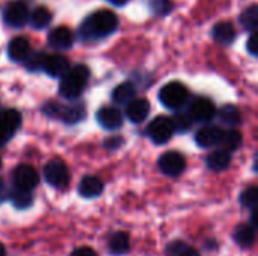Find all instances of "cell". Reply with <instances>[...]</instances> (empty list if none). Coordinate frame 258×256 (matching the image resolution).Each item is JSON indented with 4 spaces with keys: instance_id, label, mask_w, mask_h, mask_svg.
Wrapping results in <instances>:
<instances>
[{
    "instance_id": "26",
    "label": "cell",
    "mask_w": 258,
    "mask_h": 256,
    "mask_svg": "<svg viewBox=\"0 0 258 256\" xmlns=\"http://www.w3.org/2000/svg\"><path fill=\"white\" fill-rule=\"evenodd\" d=\"M9 199H11V202L14 204V207L15 208H18V210H24V208H29L30 205H32V201H33V198H32V193L30 192H27V190H21V189H12L11 192H9Z\"/></svg>"
},
{
    "instance_id": "3",
    "label": "cell",
    "mask_w": 258,
    "mask_h": 256,
    "mask_svg": "<svg viewBox=\"0 0 258 256\" xmlns=\"http://www.w3.org/2000/svg\"><path fill=\"white\" fill-rule=\"evenodd\" d=\"M187 97L189 92L186 86L180 81H169L159 92L160 103L169 110H180L186 104Z\"/></svg>"
},
{
    "instance_id": "33",
    "label": "cell",
    "mask_w": 258,
    "mask_h": 256,
    "mask_svg": "<svg viewBox=\"0 0 258 256\" xmlns=\"http://www.w3.org/2000/svg\"><path fill=\"white\" fill-rule=\"evenodd\" d=\"M186 247V244L183 241H172L168 249H166V255L168 256H180V253L183 252V249Z\"/></svg>"
},
{
    "instance_id": "2",
    "label": "cell",
    "mask_w": 258,
    "mask_h": 256,
    "mask_svg": "<svg viewBox=\"0 0 258 256\" xmlns=\"http://www.w3.org/2000/svg\"><path fill=\"white\" fill-rule=\"evenodd\" d=\"M88 80H89V69L85 65H76L62 75L59 84V94L65 100H77L85 91Z\"/></svg>"
},
{
    "instance_id": "19",
    "label": "cell",
    "mask_w": 258,
    "mask_h": 256,
    "mask_svg": "<svg viewBox=\"0 0 258 256\" xmlns=\"http://www.w3.org/2000/svg\"><path fill=\"white\" fill-rule=\"evenodd\" d=\"M213 39L221 44V45H230L234 39H236V29L231 23L228 21H222V23H218L215 27H213Z\"/></svg>"
},
{
    "instance_id": "41",
    "label": "cell",
    "mask_w": 258,
    "mask_h": 256,
    "mask_svg": "<svg viewBox=\"0 0 258 256\" xmlns=\"http://www.w3.org/2000/svg\"><path fill=\"white\" fill-rule=\"evenodd\" d=\"M0 167H2V160H0Z\"/></svg>"
},
{
    "instance_id": "5",
    "label": "cell",
    "mask_w": 258,
    "mask_h": 256,
    "mask_svg": "<svg viewBox=\"0 0 258 256\" xmlns=\"http://www.w3.org/2000/svg\"><path fill=\"white\" fill-rule=\"evenodd\" d=\"M45 181L54 189H63L70 183V170L62 160H51L44 167Z\"/></svg>"
},
{
    "instance_id": "24",
    "label": "cell",
    "mask_w": 258,
    "mask_h": 256,
    "mask_svg": "<svg viewBox=\"0 0 258 256\" xmlns=\"http://www.w3.org/2000/svg\"><path fill=\"white\" fill-rule=\"evenodd\" d=\"M242 142H243V137H242V133L236 128H231L228 131L224 133V137H222V142H221V146L224 151L227 152H234L237 151L240 146H242Z\"/></svg>"
},
{
    "instance_id": "36",
    "label": "cell",
    "mask_w": 258,
    "mask_h": 256,
    "mask_svg": "<svg viewBox=\"0 0 258 256\" xmlns=\"http://www.w3.org/2000/svg\"><path fill=\"white\" fill-rule=\"evenodd\" d=\"M122 145V139L121 137H110V139H107L106 142H104V146L107 148V149H116V148H119Z\"/></svg>"
},
{
    "instance_id": "34",
    "label": "cell",
    "mask_w": 258,
    "mask_h": 256,
    "mask_svg": "<svg viewBox=\"0 0 258 256\" xmlns=\"http://www.w3.org/2000/svg\"><path fill=\"white\" fill-rule=\"evenodd\" d=\"M248 51H249L252 56H257L258 54V44L255 32H252L251 36H249V39H248Z\"/></svg>"
},
{
    "instance_id": "38",
    "label": "cell",
    "mask_w": 258,
    "mask_h": 256,
    "mask_svg": "<svg viewBox=\"0 0 258 256\" xmlns=\"http://www.w3.org/2000/svg\"><path fill=\"white\" fill-rule=\"evenodd\" d=\"M5 198H6V186H5V183L0 180V204L5 201Z\"/></svg>"
},
{
    "instance_id": "31",
    "label": "cell",
    "mask_w": 258,
    "mask_h": 256,
    "mask_svg": "<svg viewBox=\"0 0 258 256\" xmlns=\"http://www.w3.org/2000/svg\"><path fill=\"white\" fill-rule=\"evenodd\" d=\"M45 56H47V54L39 53V51H36V53H33V54H29V56H27V59H26V62H27V63H26V65H27V68H29V69H32V71L42 69V63H44Z\"/></svg>"
},
{
    "instance_id": "8",
    "label": "cell",
    "mask_w": 258,
    "mask_h": 256,
    "mask_svg": "<svg viewBox=\"0 0 258 256\" xmlns=\"http://www.w3.org/2000/svg\"><path fill=\"white\" fill-rule=\"evenodd\" d=\"M12 183L15 189L21 190H33L39 183V175L33 166L29 164H20L12 170Z\"/></svg>"
},
{
    "instance_id": "23",
    "label": "cell",
    "mask_w": 258,
    "mask_h": 256,
    "mask_svg": "<svg viewBox=\"0 0 258 256\" xmlns=\"http://www.w3.org/2000/svg\"><path fill=\"white\" fill-rule=\"evenodd\" d=\"M130 250V238L125 232H116L109 240V252L115 256L125 255Z\"/></svg>"
},
{
    "instance_id": "18",
    "label": "cell",
    "mask_w": 258,
    "mask_h": 256,
    "mask_svg": "<svg viewBox=\"0 0 258 256\" xmlns=\"http://www.w3.org/2000/svg\"><path fill=\"white\" fill-rule=\"evenodd\" d=\"M103 189H104L103 181L98 177H94V175L85 177L79 184V193L83 198H97V196L101 195Z\"/></svg>"
},
{
    "instance_id": "39",
    "label": "cell",
    "mask_w": 258,
    "mask_h": 256,
    "mask_svg": "<svg viewBox=\"0 0 258 256\" xmlns=\"http://www.w3.org/2000/svg\"><path fill=\"white\" fill-rule=\"evenodd\" d=\"M110 3H113V5H116V6H122V5H125L128 0H109Z\"/></svg>"
},
{
    "instance_id": "29",
    "label": "cell",
    "mask_w": 258,
    "mask_h": 256,
    "mask_svg": "<svg viewBox=\"0 0 258 256\" xmlns=\"http://www.w3.org/2000/svg\"><path fill=\"white\" fill-rule=\"evenodd\" d=\"M258 201V189L255 186H251L248 187L246 190L242 192L240 195V204L243 208H249V210H254L255 205H257Z\"/></svg>"
},
{
    "instance_id": "15",
    "label": "cell",
    "mask_w": 258,
    "mask_h": 256,
    "mask_svg": "<svg viewBox=\"0 0 258 256\" xmlns=\"http://www.w3.org/2000/svg\"><path fill=\"white\" fill-rule=\"evenodd\" d=\"M74 35L70 27L59 26L48 33V44L56 50H67L73 45Z\"/></svg>"
},
{
    "instance_id": "16",
    "label": "cell",
    "mask_w": 258,
    "mask_h": 256,
    "mask_svg": "<svg viewBox=\"0 0 258 256\" xmlns=\"http://www.w3.org/2000/svg\"><path fill=\"white\" fill-rule=\"evenodd\" d=\"M125 115L135 124L144 122L150 115V103L145 98H135L125 106Z\"/></svg>"
},
{
    "instance_id": "1",
    "label": "cell",
    "mask_w": 258,
    "mask_h": 256,
    "mask_svg": "<svg viewBox=\"0 0 258 256\" xmlns=\"http://www.w3.org/2000/svg\"><path fill=\"white\" fill-rule=\"evenodd\" d=\"M116 27H118V17L109 9H101L86 18V21L82 26V35L86 39L103 38L113 33Z\"/></svg>"
},
{
    "instance_id": "14",
    "label": "cell",
    "mask_w": 258,
    "mask_h": 256,
    "mask_svg": "<svg viewBox=\"0 0 258 256\" xmlns=\"http://www.w3.org/2000/svg\"><path fill=\"white\" fill-rule=\"evenodd\" d=\"M42 69L50 77H62L70 69V62L62 54H48L44 59Z\"/></svg>"
},
{
    "instance_id": "21",
    "label": "cell",
    "mask_w": 258,
    "mask_h": 256,
    "mask_svg": "<svg viewBox=\"0 0 258 256\" xmlns=\"http://www.w3.org/2000/svg\"><path fill=\"white\" fill-rule=\"evenodd\" d=\"M230 164H231V154L224 149L213 151L207 157V167L210 170L221 172V170H225Z\"/></svg>"
},
{
    "instance_id": "12",
    "label": "cell",
    "mask_w": 258,
    "mask_h": 256,
    "mask_svg": "<svg viewBox=\"0 0 258 256\" xmlns=\"http://www.w3.org/2000/svg\"><path fill=\"white\" fill-rule=\"evenodd\" d=\"M224 133L225 131L218 125H206V127L198 130V133L195 136V140L201 148L216 146V145H221Z\"/></svg>"
},
{
    "instance_id": "37",
    "label": "cell",
    "mask_w": 258,
    "mask_h": 256,
    "mask_svg": "<svg viewBox=\"0 0 258 256\" xmlns=\"http://www.w3.org/2000/svg\"><path fill=\"white\" fill-rule=\"evenodd\" d=\"M180 256H201V255H200V252H198L197 249H194V247H190V246H186V247L183 249V252L180 253Z\"/></svg>"
},
{
    "instance_id": "4",
    "label": "cell",
    "mask_w": 258,
    "mask_h": 256,
    "mask_svg": "<svg viewBox=\"0 0 258 256\" xmlns=\"http://www.w3.org/2000/svg\"><path fill=\"white\" fill-rule=\"evenodd\" d=\"M42 110L48 116L60 119L62 122H67V124H76L85 118L83 106H62L57 103H48L44 106Z\"/></svg>"
},
{
    "instance_id": "6",
    "label": "cell",
    "mask_w": 258,
    "mask_h": 256,
    "mask_svg": "<svg viewBox=\"0 0 258 256\" xmlns=\"http://www.w3.org/2000/svg\"><path fill=\"white\" fill-rule=\"evenodd\" d=\"M21 125V113L15 109L0 110V146L12 139Z\"/></svg>"
},
{
    "instance_id": "10",
    "label": "cell",
    "mask_w": 258,
    "mask_h": 256,
    "mask_svg": "<svg viewBox=\"0 0 258 256\" xmlns=\"http://www.w3.org/2000/svg\"><path fill=\"white\" fill-rule=\"evenodd\" d=\"M159 169L168 177H177L186 169V158L177 151H168L160 155Z\"/></svg>"
},
{
    "instance_id": "9",
    "label": "cell",
    "mask_w": 258,
    "mask_h": 256,
    "mask_svg": "<svg viewBox=\"0 0 258 256\" xmlns=\"http://www.w3.org/2000/svg\"><path fill=\"white\" fill-rule=\"evenodd\" d=\"M3 20L11 27H21L29 20V9L23 0H14L6 5L3 12Z\"/></svg>"
},
{
    "instance_id": "27",
    "label": "cell",
    "mask_w": 258,
    "mask_h": 256,
    "mask_svg": "<svg viewBox=\"0 0 258 256\" xmlns=\"http://www.w3.org/2000/svg\"><path fill=\"white\" fill-rule=\"evenodd\" d=\"M29 21L35 29H44L51 21V12L44 6H38L36 9L32 11V14L29 17Z\"/></svg>"
},
{
    "instance_id": "25",
    "label": "cell",
    "mask_w": 258,
    "mask_h": 256,
    "mask_svg": "<svg viewBox=\"0 0 258 256\" xmlns=\"http://www.w3.org/2000/svg\"><path fill=\"white\" fill-rule=\"evenodd\" d=\"M218 115H219L221 122H224V124H227V125H233V127H236V125H239V124L242 122L240 110H239L236 106H233V104H227V106H224V107L218 112Z\"/></svg>"
},
{
    "instance_id": "17",
    "label": "cell",
    "mask_w": 258,
    "mask_h": 256,
    "mask_svg": "<svg viewBox=\"0 0 258 256\" xmlns=\"http://www.w3.org/2000/svg\"><path fill=\"white\" fill-rule=\"evenodd\" d=\"M8 54L12 60L21 62L26 60L27 56L30 54V44L24 36H17L14 38L9 45H8Z\"/></svg>"
},
{
    "instance_id": "20",
    "label": "cell",
    "mask_w": 258,
    "mask_h": 256,
    "mask_svg": "<svg viewBox=\"0 0 258 256\" xmlns=\"http://www.w3.org/2000/svg\"><path fill=\"white\" fill-rule=\"evenodd\" d=\"M135 95H136V88L133 83L130 81H124L121 84H118L113 92H112V100L113 103L116 104H121V106H127L132 100H135Z\"/></svg>"
},
{
    "instance_id": "40",
    "label": "cell",
    "mask_w": 258,
    "mask_h": 256,
    "mask_svg": "<svg viewBox=\"0 0 258 256\" xmlns=\"http://www.w3.org/2000/svg\"><path fill=\"white\" fill-rule=\"evenodd\" d=\"M0 256H6V249L2 243H0Z\"/></svg>"
},
{
    "instance_id": "32",
    "label": "cell",
    "mask_w": 258,
    "mask_h": 256,
    "mask_svg": "<svg viewBox=\"0 0 258 256\" xmlns=\"http://www.w3.org/2000/svg\"><path fill=\"white\" fill-rule=\"evenodd\" d=\"M151 8H153V11H154L156 14L163 15V14H166V12L171 11L172 3H171L169 0H154L153 5H151Z\"/></svg>"
},
{
    "instance_id": "13",
    "label": "cell",
    "mask_w": 258,
    "mask_h": 256,
    "mask_svg": "<svg viewBox=\"0 0 258 256\" xmlns=\"http://www.w3.org/2000/svg\"><path fill=\"white\" fill-rule=\"evenodd\" d=\"M97 121L103 128L113 131V130H118L122 127L124 118H122V113L116 107L107 106L97 112Z\"/></svg>"
},
{
    "instance_id": "30",
    "label": "cell",
    "mask_w": 258,
    "mask_h": 256,
    "mask_svg": "<svg viewBox=\"0 0 258 256\" xmlns=\"http://www.w3.org/2000/svg\"><path fill=\"white\" fill-rule=\"evenodd\" d=\"M194 124V119L190 118L189 112H180L174 116L172 119V125H174V131H178V133H183V131H187Z\"/></svg>"
},
{
    "instance_id": "7",
    "label": "cell",
    "mask_w": 258,
    "mask_h": 256,
    "mask_svg": "<svg viewBox=\"0 0 258 256\" xmlns=\"http://www.w3.org/2000/svg\"><path fill=\"white\" fill-rule=\"evenodd\" d=\"M174 133L175 131L172 125V119L168 116H157L148 125V136L157 145H163L169 142Z\"/></svg>"
},
{
    "instance_id": "35",
    "label": "cell",
    "mask_w": 258,
    "mask_h": 256,
    "mask_svg": "<svg viewBox=\"0 0 258 256\" xmlns=\"http://www.w3.org/2000/svg\"><path fill=\"white\" fill-rule=\"evenodd\" d=\"M70 256H97V253H95L94 249L83 246V247H77L76 250H73Z\"/></svg>"
},
{
    "instance_id": "22",
    "label": "cell",
    "mask_w": 258,
    "mask_h": 256,
    "mask_svg": "<svg viewBox=\"0 0 258 256\" xmlns=\"http://www.w3.org/2000/svg\"><path fill=\"white\" fill-rule=\"evenodd\" d=\"M233 237L240 247H252L255 243V228H252L248 223L239 225L234 229Z\"/></svg>"
},
{
    "instance_id": "28",
    "label": "cell",
    "mask_w": 258,
    "mask_h": 256,
    "mask_svg": "<svg viewBox=\"0 0 258 256\" xmlns=\"http://www.w3.org/2000/svg\"><path fill=\"white\" fill-rule=\"evenodd\" d=\"M240 23L242 26L249 30V32H255L258 26V6L257 5H252L249 8H246L242 15H240Z\"/></svg>"
},
{
    "instance_id": "11",
    "label": "cell",
    "mask_w": 258,
    "mask_h": 256,
    "mask_svg": "<svg viewBox=\"0 0 258 256\" xmlns=\"http://www.w3.org/2000/svg\"><path fill=\"white\" fill-rule=\"evenodd\" d=\"M216 106L213 104L212 100L209 98H197L194 100V103L190 104L189 109V115L194 121L198 122H210L215 116H216Z\"/></svg>"
}]
</instances>
